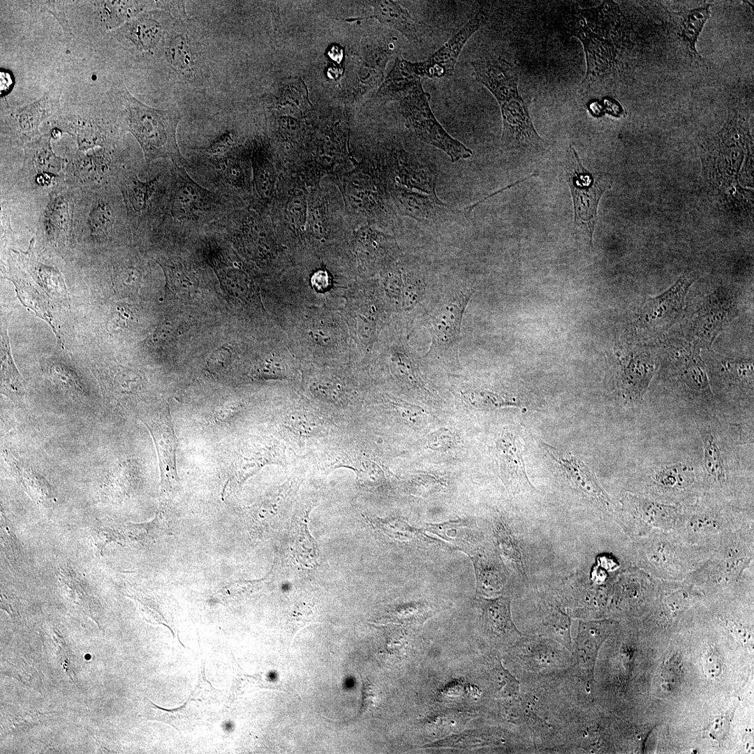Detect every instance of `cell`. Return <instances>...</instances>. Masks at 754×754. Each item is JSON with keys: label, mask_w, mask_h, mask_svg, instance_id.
Here are the masks:
<instances>
[{"label": "cell", "mask_w": 754, "mask_h": 754, "mask_svg": "<svg viewBox=\"0 0 754 754\" xmlns=\"http://www.w3.org/2000/svg\"><path fill=\"white\" fill-rule=\"evenodd\" d=\"M475 80L498 103L503 121L502 142L508 148L538 150L545 141L538 135L518 90L514 66L499 57L471 61Z\"/></svg>", "instance_id": "cell-1"}, {"label": "cell", "mask_w": 754, "mask_h": 754, "mask_svg": "<svg viewBox=\"0 0 754 754\" xmlns=\"http://www.w3.org/2000/svg\"><path fill=\"white\" fill-rule=\"evenodd\" d=\"M127 129L139 142L147 161L169 158L175 166H183L186 161L182 155L176 138L178 124L182 119L177 110H157L140 102L127 89L122 96Z\"/></svg>", "instance_id": "cell-2"}, {"label": "cell", "mask_w": 754, "mask_h": 754, "mask_svg": "<svg viewBox=\"0 0 754 754\" xmlns=\"http://www.w3.org/2000/svg\"><path fill=\"white\" fill-rule=\"evenodd\" d=\"M276 418L280 440L299 455L316 454L343 436L334 417L305 399L288 401Z\"/></svg>", "instance_id": "cell-3"}, {"label": "cell", "mask_w": 754, "mask_h": 754, "mask_svg": "<svg viewBox=\"0 0 754 754\" xmlns=\"http://www.w3.org/2000/svg\"><path fill=\"white\" fill-rule=\"evenodd\" d=\"M508 650V658L519 681L562 672L575 665L570 651L558 642L541 636L524 635Z\"/></svg>", "instance_id": "cell-4"}, {"label": "cell", "mask_w": 754, "mask_h": 754, "mask_svg": "<svg viewBox=\"0 0 754 754\" xmlns=\"http://www.w3.org/2000/svg\"><path fill=\"white\" fill-rule=\"evenodd\" d=\"M430 98L421 84L399 101L406 127L422 141L444 151L453 163L470 158L472 150L450 135L438 121L430 108Z\"/></svg>", "instance_id": "cell-5"}, {"label": "cell", "mask_w": 754, "mask_h": 754, "mask_svg": "<svg viewBox=\"0 0 754 754\" xmlns=\"http://www.w3.org/2000/svg\"><path fill=\"white\" fill-rule=\"evenodd\" d=\"M569 28L571 34L582 42L585 52L586 71L580 85L581 92H584L616 70L618 52L612 40L599 30L585 8L577 10Z\"/></svg>", "instance_id": "cell-6"}, {"label": "cell", "mask_w": 754, "mask_h": 754, "mask_svg": "<svg viewBox=\"0 0 754 754\" xmlns=\"http://www.w3.org/2000/svg\"><path fill=\"white\" fill-rule=\"evenodd\" d=\"M473 293L471 288L455 292L429 315L426 325L431 340L429 354L443 359L457 360L461 341V320Z\"/></svg>", "instance_id": "cell-7"}, {"label": "cell", "mask_w": 754, "mask_h": 754, "mask_svg": "<svg viewBox=\"0 0 754 754\" xmlns=\"http://www.w3.org/2000/svg\"><path fill=\"white\" fill-rule=\"evenodd\" d=\"M566 179L573 199L575 225L588 232L592 246L597 207L601 195L609 186L607 179L604 175H594L586 170L571 145L568 152Z\"/></svg>", "instance_id": "cell-8"}, {"label": "cell", "mask_w": 754, "mask_h": 754, "mask_svg": "<svg viewBox=\"0 0 754 754\" xmlns=\"http://www.w3.org/2000/svg\"><path fill=\"white\" fill-rule=\"evenodd\" d=\"M290 463L287 445L272 436L249 435L237 443L230 461V481L237 485L268 465L286 466Z\"/></svg>", "instance_id": "cell-9"}, {"label": "cell", "mask_w": 754, "mask_h": 754, "mask_svg": "<svg viewBox=\"0 0 754 754\" xmlns=\"http://www.w3.org/2000/svg\"><path fill=\"white\" fill-rule=\"evenodd\" d=\"M733 295L725 288H718L704 300L693 322L695 346L709 347L718 334L738 316Z\"/></svg>", "instance_id": "cell-10"}, {"label": "cell", "mask_w": 754, "mask_h": 754, "mask_svg": "<svg viewBox=\"0 0 754 754\" xmlns=\"http://www.w3.org/2000/svg\"><path fill=\"white\" fill-rule=\"evenodd\" d=\"M698 429L702 441L704 471L711 480L723 485L737 465L727 434L715 420L700 422Z\"/></svg>", "instance_id": "cell-11"}, {"label": "cell", "mask_w": 754, "mask_h": 754, "mask_svg": "<svg viewBox=\"0 0 754 754\" xmlns=\"http://www.w3.org/2000/svg\"><path fill=\"white\" fill-rule=\"evenodd\" d=\"M672 372L686 393L695 401L709 405L714 401L707 371L700 355V347L680 346L673 350Z\"/></svg>", "instance_id": "cell-12"}, {"label": "cell", "mask_w": 754, "mask_h": 754, "mask_svg": "<svg viewBox=\"0 0 754 754\" xmlns=\"http://www.w3.org/2000/svg\"><path fill=\"white\" fill-rule=\"evenodd\" d=\"M692 282L689 276L683 275L663 293L648 297L640 314L644 329L663 330L676 322L684 310L685 298Z\"/></svg>", "instance_id": "cell-13"}, {"label": "cell", "mask_w": 754, "mask_h": 754, "mask_svg": "<svg viewBox=\"0 0 754 754\" xmlns=\"http://www.w3.org/2000/svg\"><path fill=\"white\" fill-rule=\"evenodd\" d=\"M478 600L482 632L493 646L508 649L522 637L524 634L518 630L511 616L509 596L479 597Z\"/></svg>", "instance_id": "cell-14"}, {"label": "cell", "mask_w": 754, "mask_h": 754, "mask_svg": "<svg viewBox=\"0 0 754 754\" xmlns=\"http://www.w3.org/2000/svg\"><path fill=\"white\" fill-rule=\"evenodd\" d=\"M486 10L480 9L450 39L428 59L415 63L419 75L429 78L446 77L453 74L458 57L468 39L480 29Z\"/></svg>", "instance_id": "cell-15"}, {"label": "cell", "mask_w": 754, "mask_h": 754, "mask_svg": "<svg viewBox=\"0 0 754 754\" xmlns=\"http://www.w3.org/2000/svg\"><path fill=\"white\" fill-rule=\"evenodd\" d=\"M496 450L501 478L509 491L517 494L535 490L526 474L519 434L515 430L504 431L496 440Z\"/></svg>", "instance_id": "cell-16"}, {"label": "cell", "mask_w": 754, "mask_h": 754, "mask_svg": "<svg viewBox=\"0 0 754 754\" xmlns=\"http://www.w3.org/2000/svg\"><path fill=\"white\" fill-rule=\"evenodd\" d=\"M149 429L157 452L161 485L170 488L178 482L177 471V439L168 405L161 407L154 418L144 422Z\"/></svg>", "instance_id": "cell-17"}, {"label": "cell", "mask_w": 754, "mask_h": 754, "mask_svg": "<svg viewBox=\"0 0 754 754\" xmlns=\"http://www.w3.org/2000/svg\"><path fill=\"white\" fill-rule=\"evenodd\" d=\"M541 445L572 487L606 506L611 504L596 476L580 458L545 442Z\"/></svg>", "instance_id": "cell-18"}, {"label": "cell", "mask_w": 754, "mask_h": 754, "mask_svg": "<svg viewBox=\"0 0 754 754\" xmlns=\"http://www.w3.org/2000/svg\"><path fill=\"white\" fill-rule=\"evenodd\" d=\"M609 633L605 622H579L577 634L572 642L575 665L572 669L586 684L593 687L594 668L600 647Z\"/></svg>", "instance_id": "cell-19"}, {"label": "cell", "mask_w": 754, "mask_h": 754, "mask_svg": "<svg viewBox=\"0 0 754 754\" xmlns=\"http://www.w3.org/2000/svg\"><path fill=\"white\" fill-rule=\"evenodd\" d=\"M59 100V95L50 90L38 100L23 107L7 105L1 109V117L15 135L24 140H31L40 135V123L57 109Z\"/></svg>", "instance_id": "cell-20"}, {"label": "cell", "mask_w": 754, "mask_h": 754, "mask_svg": "<svg viewBox=\"0 0 754 754\" xmlns=\"http://www.w3.org/2000/svg\"><path fill=\"white\" fill-rule=\"evenodd\" d=\"M176 182L171 200V212L176 219H196L215 206L213 194L198 184L183 166H176Z\"/></svg>", "instance_id": "cell-21"}, {"label": "cell", "mask_w": 754, "mask_h": 754, "mask_svg": "<svg viewBox=\"0 0 754 754\" xmlns=\"http://www.w3.org/2000/svg\"><path fill=\"white\" fill-rule=\"evenodd\" d=\"M656 371L651 354L642 350L633 354L621 364L618 372V393L627 402L639 401Z\"/></svg>", "instance_id": "cell-22"}, {"label": "cell", "mask_w": 754, "mask_h": 754, "mask_svg": "<svg viewBox=\"0 0 754 754\" xmlns=\"http://www.w3.org/2000/svg\"><path fill=\"white\" fill-rule=\"evenodd\" d=\"M393 193L400 214L427 225L444 221L453 212L452 208L441 201L436 195L419 193L399 185Z\"/></svg>", "instance_id": "cell-23"}, {"label": "cell", "mask_w": 754, "mask_h": 754, "mask_svg": "<svg viewBox=\"0 0 754 754\" xmlns=\"http://www.w3.org/2000/svg\"><path fill=\"white\" fill-rule=\"evenodd\" d=\"M392 164L397 179L403 186L424 193L436 195V173L402 147L392 151Z\"/></svg>", "instance_id": "cell-24"}, {"label": "cell", "mask_w": 754, "mask_h": 754, "mask_svg": "<svg viewBox=\"0 0 754 754\" xmlns=\"http://www.w3.org/2000/svg\"><path fill=\"white\" fill-rule=\"evenodd\" d=\"M58 584L65 601L72 608L88 616L99 625L101 615L100 603L91 594L80 575L69 564L60 566Z\"/></svg>", "instance_id": "cell-25"}, {"label": "cell", "mask_w": 754, "mask_h": 754, "mask_svg": "<svg viewBox=\"0 0 754 754\" xmlns=\"http://www.w3.org/2000/svg\"><path fill=\"white\" fill-rule=\"evenodd\" d=\"M368 3L373 8L371 15L348 18L346 20L354 22L359 20L376 19L381 24L399 31L409 40L414 41L419 38V29L414 18L399 3L386 0L369 1Z\"/></svg>", "instance_id": "cell-26"}, {"label": "cell", "mask_w": 754, "mask_h": 754, "mask_svg": "<svg viewBox=\"0 0 754 754\" xmlns=\"http://www.w3.org/2000/svg\"><path fill=\"white\" fill-rule=\"evenodd\" d=\"M421 84L415 63L397 58L378 95L384 99L401 101Z\"/></svg>", "instance_id": "cell-27"}, {"label": "cell", "mask_w": 754, "mask_h": 754, "mask_svg": "<svg viewBox=\"0 0 754 754\" xmlns=\"http://www.w3.org/2000/svg\"><path fill=\"white\" fill-rule=\"evenodd\" d=\"M711 6V4L707 3L696 8L670 13L686 48L693 57L700 61L702 60V57L697 51L696 43L704 24L710 17Z\"/></svg>", "instance_id": "cell-28"}, {"label": "cell", "mask_w": 754, "mask_h": 754, "mask_svg": "<svg viewBox=\"0 0 754 754\" xmlns=\"http://www.w3.org/2000/svg\"><path fill=\"white\" fill-rule=\"evenodd\" d=\"M349 198L355 209L369 215L384 210L380 190L375 179L369 173L360 172L355 176L349 190Z\"/></svg>", "instance_id": "cell-29"}, {"label": "cell", "mask_w": 754, "mask_h": 754, "mask_svg": "<svg viewBox=\"0 0 754 754\" xmlns=\"http://www.w3.org/2000/svg\"><path fill=\"white\" fill-rule=\"evenodd\" d=\"M716 372L723 383L740 394L753 396V364L751 360L723 358L718 362Z\"/></svg>", "instance_id": "cell-30"}, {"label": "cell", "mask_w": 754, "mask_h": 754, "mask_svg": "<svg viewBox=\"0 0 754 754\" xmlns=\"http://www.w3.org/2000/svg\"><path fill=\"white\" fill-rule=\"evenodd\" d=\"M1 390L10 397L18 399L24 394L25 387L11 356L6 319L1 320Z\"/></svg>", "instance_id": "cell-31"}, {"label": "cell", "mask_w": 754, "mask_h": 754, "mask_svg": "<svg viewBox=\"0 0 754 754\" xmlns=\"http://www.w3.org/2000/svg\"><path fill=\"white\" fill-rule=\"evenodd\" d=\"M477 579V596L494 597L505 586V575L498 563L485 556L472 558Z\"/></svg>", "instance_id": "cell-32"}, {"label": "cell", "mask_w": 754, "mask_h": 754, "mask_svg": "<svg viewBox=\"0 0 754 754\" xmlns=\"http://www.w3.org/2000/svg\"><path fill=\"white\" fill-rule=\"evenodd\" d=\"M122 30L126 37L142 51L153 49L159 42L162 32L161 24L148 14L133 19Z\"/></svg>", "instance_id": "cell-33"}, {"label": "cell", "mask_w": 754, "mask_h": 754, "mask_svg": "<svg viewBox=\"0 0 754 754\" xmlns=\"http://www.w3.org/2000/svg\"><path fill=\"white\" fill-rule=\"evenodd\" d=\"M165 274L167 287L175 294L188 295L193 292L198 281L192 269L181 260H159Z\"/></svg>", "instance_id": "cell-34"}, {"label": "cell", "mask_w": 754, "mask_h": 754, "mask_svg": "<svg viewBox=\"0 0 754 754\" xmlns=\"http://www.w3.org/2000/svg\"><path fill=\"white\" fill-rule=\"evenodd\" d=\"M694 469L685 462H676L656 468L652 473L654 482L665 489H681L694 479Z\"/></svg>", "instance_id": "cell-35"}, {"label": "cell", "mask_w": 754, "mask_h": 754, "mask_svg": "<svg viewBox=\"0 0 754 754\" xmlns=\"http://www.w3.org/2000/svg\"><path fill=\"white\" fill-rule=\"evenodd\" d=\"M52 137L51 134L41 136L26 148L28 158L38 170H42L44 173L58 172L64 162V159L57 156L52 149Z\"/></svg>", "instance_id": "cell-36"}, {"label": "cell", "mask_w": 754, "mask_h": 754, "mask_svg": "<svg viewBox=\"0 0 754 754\" xmlns=\"http://www.w3.org/2000/svg\"><path fill=\"white\" fill-rule=\"evenodd\" d=\"M253 172L255 187L263 199H269L274 193L276 174L272 163L264 156L256 154L253 158Z\"/></svg>", "instance_id": "cell-37"}, {"label": "cell", "mask_w": 754, "mask_h": 754, "mask_svg": "<svg viewBox=\"0 0 754 754\" xmlns=\"http://www.w3.org/2000/svg\"><path fill=\"white\" fill-rule=\"evenodd\" d=\"M144 2L107 1L99 5L101 17L111 26L118 24L142 10Z\"/></svg>", "instance_id": "cell-38"}, {"label": "cell", "mask_w": 754, "mask_h": 754, "mask_svg": "<svg viewBox=\"0 0 754 754\" xmlns=\"http://www.w3.org/2000/svg\"><path fill=\"white\" fill-rule=\"evenodd\" d=\"M16 478L25 491L37 503L46 504L53 500L52 488L43 478L31 471L20 469L16 471Z\"/></svg>", "instance_id": "cell-39"}, {"label": "cell", "mask_w": 754, "mask_h": 754, "mask_svg": "<svg viewBox=\"0 0 754 754\" xmlns=\"http://www.w3.org/2000/svg\"><path fill=\"white\" fill-rule=\"evenodd\" d=\"M468 404L480 409H493L507 406H520L515 398L508 397L487 390H470L462 394Z\"/></svg>", "instance_id": "cell-40"}, {"label": "cell", "mask_w": 754, "mask_h": 754, "mask_svg": "<svg viewBox=\"0 0 754 754\" xmlns=\"http://www.w3.org/2000/svg\"><path fill=\"white\" fill-rule=\"evenodd\" d=\"M168 56L172 66L179 72L189 75L193 72V60L187 37L184 35L176 36L170 43Z\"/></svg>", "instance_id": "cell-41"}, {"label": "cell", "mask_w": 754, "mask_h": 754, "mask_svg": "<svg viewBox=\"0 0 754 754\" xmlns=\"http://www.w3.org/2000/svg\"><path fill=\"white\" fill-rule=\"evenodd\" d=\"M235 663L236 666L233 667L235 675L231 689L233 696L237 697L256 690L271 688L270 684L267 683L261 674H247L235 660Z\"/></svg>", "instance_id": "cell-42"}, {"label": "cell", "mask_w": 754, "mask_h": 754, "mask_svg": "<svg viewBox=\"0 0 754 754\" xmlns=\"http://www.w3.org/2000/svg\"><path fill=\"white\" fill-rule=\"evenodd\" d=\"M214 164L227 182L235 187L246 186V172L239 160L230 156H221L216 158Z\"/></svg>", "instance_id": "cell-43"}, {"label": "cell", "mask_w": 754, "mask_h": 754, "mask_svg": "<svg viewBox=\"0 0 754 754\" xmlns=\"http://www.w3.org/2000/svg\"><path fill=\"white\" fill-rule=\"evenodd\" d=\"M91 537L94 549L98 554H102L105 547L110 542H120L121 540L119 528L110 522L95 525L91 531Z\"/></svg>", "instance_id": "cell-44"}, {"label": "cell", "mask_w": 754, "mask_h": 754, "mask_svg": "<svg viewBox=\"0 0 754 754\" xmlns=\"http://www.w3.org/2000/svg\"><path fill=\"white\" fill-rule=\"evenodd\" d=\"M156 179L147 182H142L136 179L128 185L127 197L133 208L140 212L147 206V202L151 196Z\"/></svg>", "instance_id": "cell-45"}, {"label": "cell", "mask_w": 754, "mask_h": 754, "mask_svg": "<svg viewBox=\"0 0 754 754\" xmlns=\"http://www.w3.org/2000/svg\"><path fill=\"white\" fill-rule=\"evenodd\" d=\"M184 329V323L178 318H170L162 323L154 332L151 343L155 346H163L176 339Z\"/></svg>", "instance_id": "cell-46"}, {"label": "cell", "mask_w": 754, "mask_h": 754, "mask_svg": "<svg viewBox=\"0 0 754 754\" xmlns=\"http://www.w3.org/2000/svg\"><path fill=\"white\" fill-rule=\"evenodd\" d=\"M370 520L390 536L404 540L414 537L415 530L407 523L398 519H380L371 517Z\"/></svg>", "instance_id": "cell-47"}, {"label": "cell", "mask_w": 754, "mask_h": 754, "mask_svg": "<svg viewBox=\"0 0 754 754\" xmlns=\"http://www.w3.org/2000/svg\"><path fill=\"white\" fill-rule=\"evenodd\" d=\"M73 133L77 138L82 150L101 145L102 139L99 131L92 124L84 121L73 126Z\"/></svg>", "instance_id": "cell-48"}, {"label": "cell", "mask_w": 754, "mask_h": 754, "mask_svg": "<svg viewBox=\"0 0 754 754\" xmlns=\"http://www.w3.org/2000/svg\"><path fill=\"white\" fill-rule=\"evenodd\" d=\"M1 539L7 558L15 563L20 557V545L13 529L3 515H1Z\"/></svg>", "instance_id": "cell-49"}, {"label": "cell", "mask_w": 754, "mask_h": 754, "mask_svg": "<svg viewBox=\"0 0 754 754\" xmlns=\"http://www.w3.org/2000/svg\"><path fill=\"white\" fill-rule=\"evenodd\" d=\"M306 209V202L302 195H296L289 201L287 214L289 221L295 228L302 229L305 227L307 215Z\"/></svg>", "instance_id": "cell-50"}, {"label": "cell", "mask_w": 754, "mask_h": 754, "mask_svg": "<svg viewBox=\"0 0 754 754\" xmlns=\"http://www.w3.org/2000/svg\"><path fill=\"white\" fill-rule=\"evenodd\" d=\"M293 633L295 635L298 630L309 624L317 622V614L313 607L309 606H298L293 612L290 619Z\"/></svg>", "instance_id": "cell-51"}, {"label": "cell", "mask_w": 754, "mask_h": 754, "mask_svg": "<svg viewBox=\"0 0 754 754\" xmlns=\"http://www.w3.org/2000/svg\"><path fill=\"white\" fill-rule=\"evenodd\" d=\"M454 442L452 434L446 429H439L432 434L427 440V445L434 450H447L451 448Z\"/></svg>", "instance_id": "cell-52"}, {"label": "cell", "mask_w": 754, "mask_h": 754, "mask_svg": "<svg viewBox=\"0 0 754 754\" xmlns=\"http://www.w3.org/2000/svg\"><path fill=\"white\" fill-rule=\"evenodd\" d=\"M441 486L440 481L433 477L418 475L413 479L411 490L414 494H424L436 491Z\"/></svg>", "instance_id": "cell-53"}, {"label": "cell", "mask_w": 754, "mask_h": 754, "mask_svg": "<svg viewBox=\"0 0 754 754\" xmlns=\"http://www.w3.org/2000/svg\"><path fill=\"white\" fill-rule=\"evenodd\" d=\"M231 351L228 347L224 346L215 350L207 361V367L210 371L216 372L228 366L231 359Z\"/></svg>", "instance_id": "cell-54"}, {"label": "cell", "mask_w": 754, "mask_h": 754, "mask_svg": "<svg viewBox=\"0 0 754 754\" xmlns=\"http://www.w3.org/2000/svg\"><path fill=\"white\" fill-rule=\"evenodd\" d=\"M387 403L394 408L404 419L407 418L414 423L413 418H415L417 416H424V411L420 410L418 407L414 408L413 406L404 403L398 399H387Z\"/></svg>", "instance_id": "cell-55"}, {"label": "cell", "mask_w": 754, "mask_h": 754, "mask_svg": "<svg viewBox=\"0 0 754 754\" xmlns=\"http://www.w3.org/2000/svg\"><path fill=\"white\" fill-rule=\"evenodd\" d=\"M310 226L313 232L317 236H324L326 233L325 214L323 208L316 206L311 209L309 215Z\"/></svg>", "instance_id": "cell-56"}, {"label": "cell", "mask_w": 754, "mask_h": 754, "mask_svg": "<svg viewBox=\"0 0 754 754\" xmlns=\"http://www.w3.org/2000/svg\"><path fill=\"white\" fill-rule=\"evenodd\" d=\"M232 142V135L229 133H226L221 135L217 140H216L209 147L207 148V151L214 155L216 157L223 156L228 149L230 147Z\"/></svg>", "instance_id": "cell-57"}, {"label": "cell", "mask_w": 754, "mask_h": 754, "mask_svg": "<svg viewBox=\"0 0 754 754\" xmlns=\"http://www.w3.org/2000/svg\"><path fill=\"white\" fill-rule=\"evenodd\" d=\"M729 727L730 720L728 717H718L710 725L709 729V734L714 739L722 741L725 736L727 735Z\"/></svg>", "instance_id": "cell-58"}, {"label": "cell", "mask_w": 754, "mask_h": 754, "mask_svg": "<svg viewBox=\"0 0 754 754\" xmlns=\"http://www.w3.org/2000/svg\"><path fill=\"white\" fill-rule=\"evenodd\" d=\"M110 213L104 207H100L94 212L91 216V225L96 230L106 231L111 224Z\"/></svg>", "instance_id": "cell-59"}, {"label": "cell", "mask_w": 754, "mask_h": 754, "mask_svg": "<svg viewBox=\"0 0 754 754\" xmlns=\"http://www.w3.org/2000/svg\"><path fill=\"white\" fill-rule=\"evenodd\" d=\"M705 673L709 677L717 678L721 673V663L718 656L714 653H709L705 656L703 662Z\"/></svg>", "instance_id": "cell-60"}, {"label": "cell", "mask_w": 754, "mask_h": 754, "mask_svg": "<svg viewBox=\"0 0 754 754\" xmlns=\"http://www.w3.org/2000/svg\"><path fill=\"white\" fill-rule=\"evenodd\" d=\"M1 608L10 615L13 618H16L19 615L18 607L17 606V601L13 598H10L8 596L4 594L1 595Z\"/></svg>", "instance_id": "cell-61"}, {"label": "cell", "mask_w": 754, "mask_h": 754, "mask_svg": "<svg viewBox=\"0 0 754 754\" xmlns=\"http://www.w3.org/2000/svg\"><path fill=\"white\" fill-rule=\"evenodd\" d=\"M732 633L735 635L736 638L738 639L742 644H751V642L753 640L751 633H748L744 628L737 626H733Z\"/></svg>", "instance_id": "cell-62"}]
</instances>
